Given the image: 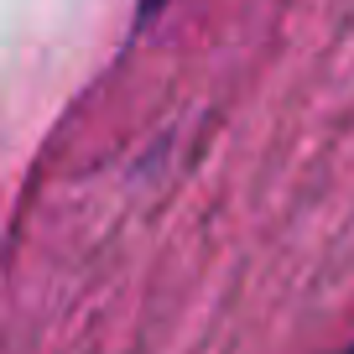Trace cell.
Wrapping results in <instances>:
<instances>
[{
  "label": "cell",
  "instance_id": "cell-1",
  "mask_svg": "<svg viewBox=\"0 0 354 354\" xmlns=\"http://www.w3.org/2000/svg\"><path fill=\"white\" fill-rule=\"evenodd\" d=\"M344 354H354V349H344Z\"/></svg>",
  "mask_w": 354,
  "mask_h": 354
}]
</instances>
